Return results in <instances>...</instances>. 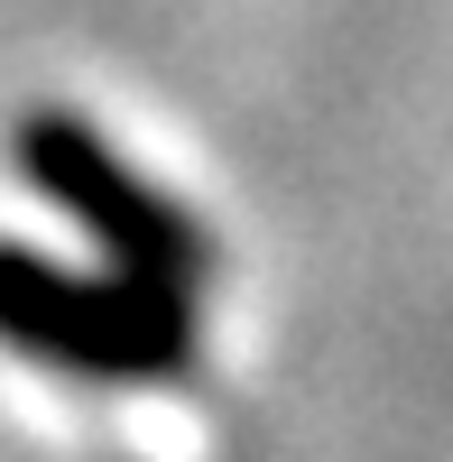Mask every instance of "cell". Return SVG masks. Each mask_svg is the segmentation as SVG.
Here are the masks:
<instances>
[{
    "mask_svg": "<svg viewBox=\"0 0 453 462\" xmlns=\"http://www.w3.org/2000/svg\"><path fill=\"white\" fill-rule=\"evenodd\" d=\"M0 361L74 435L148 453L213 407V315L232 287L222 231L84 111L37 121L10 158Z\"/></svg>",
    "mask_w": 453,
    "mask_h": 462,
    "instance_id": "obj_1",
    "label": "cell"
}]
</instances>
